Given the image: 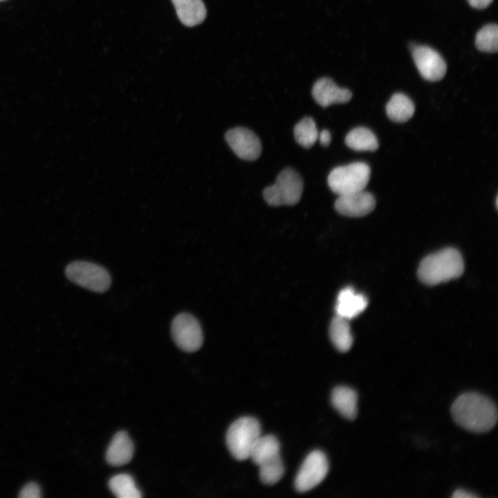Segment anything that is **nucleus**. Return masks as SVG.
<instances>
[{
  "instance_id": "20e7f679",
  "label": "nucleus",
  "mask_w": 498,
  "mask_h": 498,
  "mask_svg": "<svg viewBox=\"0 0 498 498\" xmlns=\"http://www.w3.org/2000/svg\"><path fill=\"white\" fill-rule=\"evenodd\" d=\"M303 192V181L292 168H286L277 176L275 183L264 189L263 196L272 206L297 204Z\"/></svg>"
},
{
  "instance_id": "bb28decb",
  "label": "nucleus",
  "mask_w": 498,
  "mask_h": 498,
  "mask_svg": "<svg viewBox=\"0 0 498 498\" xmlns=\"http://www.w3.org/2000/svg\"><path fill=\"white\" fill-rule=\"evenodd\" d=\"M493 0H468L470 5L477 9H483L488 7Z\"/></svg>"
},
{
  "instance_id": "a878e982",
  "label": "nucleus",
  "mask_w": 498,
  "mask_h": 498,
  "mask_svg": "<svg viewBox=\"0 0 498 498\" xmlns=\"http://www.w3.org/2000/svg\"><path fill=\"white\" fill-rule=\"evenodd\" d=\"M318 138L322 145L327 147L331 142V136L328 130L324 129L319 133Z\"/></svg>"
},
{
  "instance_id": "4468645a",
  "label": "nucleus",
  "mask_w": 498,
  "mask_h": 498,
  "mask_svg": "<svg viewBox=\"0 0 498 498\" xmlns=\"http://www.w3.org/2000/svg\"><path fill=\"white\" fill-rule=\"evenodd\" d=\"M133 454V445L129 435L124 431L116 433L107 448L106 459L113 466L128 463Z\"/></svg>"
},
{
  "instance_id": "cd10ccee",
  "label": "nucleus",
  "mask_w": 498,
  "mask_h": 498,
  "mask_svg": "<svg viewBox=\"0 0 498 498\" xmlns=\"http://www.w3.org/2000/svg\"><path fill=\"white\" fill-rule=\"evenodd\" d=\"M453 498H475L477 496L463 489L455 490L452 496Z\"/></svg>"
},
{
  "instance_id": "f03ea898",
  "label": "nucleus",
  "mask_w": 498,
  "mask_h": 498,
  "mask_svg": "<svg viewBox=\"0 0 498 498\" xmlns=\"http://www.w3.org/2000/svg\"><path fill=\"white\" fill-rule=\"evenodd\" d=\"M464 263L460 252L448 248L425 257L421 262L417 274L425 284L433 286L460 277Z\"/></svg>"
},
{
  "instance_id": "f257e3e1",
  "label": "nucleus",
  "mask_w": 498,
  "mask_h": 498,
  "mask_svg": "<svg viewBox=\"0 0 498 498\" xmlns=\"http://www.w3.org/2000/svg\"><path fill=\"white\" fill-rule=\"evenodd\" d=\"M451 413L458 425L475 433L490 431L497 421V410L494 403L475 392L461 394L454 401Z\"/></svg>"
},
{
  "instance_id": "dca6fc26",
  "label": "nucleus",
  "mask_w": 498,
  "mask_h": 498,
  "mask_svg": "<svg viewBox=\"0 0 498 498\" xmlns=\"http://www.w3.org/2000/svg\"><path fill=\"white\" fill-rule=\"evenodd\" d=\"M331 400L334 408L344 418L353 420L358 413L356 391L346 386H338L331 393Z\"/></svg>"
},
{
  "instance_id": "393cba45",
  "label": "nucleus",
  "mask_w": 498,
  "mask_h": 498,
  "mask_svg": "<svg viewBox=\"0 0 498 498\" xmlns=\"http://www.w3.org/2000/svg\"><path fill=\"white\" fill-rule=\"evenodd\" d=\"M39 486L34 482L27 483L21 490L19 497L21 498H39L41 497Z\"/></svg>"
},
{
  "instance_id": "1a4fd4ad",
  "label": "nucleus",
  "mask_w": 498,
  "mask_h": 498,
  "mask_svg": "<svg viewBox=\"0 0 498 498\" xmlns=\"http://www.w3.org/2000/svg\"><path fill=\"white\" fill-rule=\"evenodd\" d=\"M225 140L234 154L241 159L255 160L261 153V144L251 130L236 127L227 131Z\"/></svg>"
},
{
  "instance_id": "4be33fe9",
  "label": "nucleus",
  "mask_w": 498,
  "mask_h": 498,
  "mask_svg": "<svg viewBox=\"0 0 498 498\" xmlns=\"http://www.w3.org/2000/svg\"><path fill=\"white\" fill-rule=\"evenodd\" d=\"M318 131L315 121L311 117L302 118L294 128L297 142L305 148L312 147L318 139Z\"/></svg>"
},
{
  "instance_id": "6e6552de",
  "label": "nucleus",
  "mask_w": 498,
  "mask_h": 498,
  "mask_svg": "<svg viewBox=\"0 0 498 498\" xmlns=\"http://www.w3.org/2000/svg\"><path fill=\"white\" fill-rule=\"evenodd\" d=\"M329 471V462L324 453L316 450L308 454L295 479V488L304 492L320 484Z\"/></svg>"
},
{
  "instance_id": "b1692460",
  "label": "nucleus",
  "mask_w": 498,
  "mask_h": 498,
  "mask_svg": "<svg viewBox=\"0 0 498 498\" xmlns=\"http://www.w3.org/2000/svg\"><path fill=\"white\" fill-rule=\"evenodd\" d=\"M261 481L267 485L277 483L283 477L284 468L280 456L259 465Z\"/></svg>"
},
{
  "instance_id": "0eeeda50",
  "label": "nucleus",
  "mask_w": 498,
  "mask_h": 498,
  "mask_svg": "<svg viewBox=\"0 0 498 498\" xmlns=\"http://www.w3.org/2000/svg\"><path fill=\"white\" fill-rule=\"evenodd\" d=\"M171 333L175 344L183 351L194 352L203 344V331L198 320L192 315H177L171 325Z\"/></svg>"
},
{
  "instance_id": "6ab92c4d",
  "label": "nucleus",
  "mask_w": 498,
  "mask_h": 498,
  "mask_svg": "<svg viewBox=\"0 0 498 498\" xmlns=\"http://www.w3.org/2000/svg\"><path fill=\"white\" fill-rule=\"evenodd\" d=\"M413 102L405 94L396 93L386 106V112L390 120L404 122L409 120L414 113Z\"/></svg>"
},
{
  "instance_id": "2eb2a0df",
  "label": "nucleus",
  "mask_w": 498,
  "mask_h": 498,
  "mask_svg": "<svg viewBox=\"0 0 498 498\" xmlns=\"http://www.w3.org/2000/svg\"><path fill=\"white\" fill-rule=\"evenodd\" d=\"M172 2L179 20L186 26L199 25L206 17L207 10L202 0H172Z\"/></svg>"
},
{
  "instance_id": "f3484780",
  "label": "nucleus",
  "mask_w": 498,
  "mask_h": 498,
  "mask_svg": "<svg viewBox=\"0 0 498 498\" xmlns=\"http://www.w3.org/2000/svg\"><path fill=\"white\" fill-rule=\"evenodd\" d=\"M349 321L336 315L329 326V337L333 344L343 353L351 349L353 342Z\"/></svg>"
},
{
  "instance_id": "412c9836",
  "label": "nucleus",
  "mask_w": 498,
  "mask_h": 498,
  "mask_svg": "<svg viewBox=\"0 0 498 498\" xmlns=\"http://www.w3.org/2000/svg\"><path fill=\"white\" fill-rule=\"evenodd\" d=\"M111 492L119 498H140V490L137 488L133 477L125 473L113 476L109 481Z\"/></svg>"
},
{
  "instance_id": "9d476101",
  "label": "nucleus",
  "mask_w": 498,
  "mask_h": 498,
  "mask_svg": "<svg viewBox=\"0 0 498 498\" xmlns=\"http://www.w3.org/2000/svg\"><path fill=\"white\" fill-rule=\"evenodd\" d=\"M412 51L416 68L424 79L436 82L444 77L447 66L436 50L426 46H416Z\"/></svg>"
},
{
  "instance_id": "a211bd4d",
  "label": "nucleus",
  "mask_w": 498,
  "mask_h": 498,
  "mask_svg": "<svg viewBox=\"0 0 498 498\" xmlns=\"http://www.w3.org/2000/svg\"><path fill=\"white\" fill-rule=\"evenodd\" d=\"M279 449V443L275 436L261 435L252 450L250 458L259 466L280 456Z\"/></svg>"
},
{
  "instance_id": "ddd939ff",
  "label": "nucleus",
  "mask_w": 498,
  "mask_h": 498,
  "mask_svg": "<svg viewBox=\"0 0 498 498\" xmlns=\"http://www.w3.org/2000/svg\"><path fill=\"white\" fill-rule=\"evenodd\" d=\"M367 304V299L364 295L356 292L351 287H346L338 295L336 315L350 320L364 311Z\"/></svg>"
},
{
  "instance_id": "9b49d317",
  "label": "nucleus",
  "mask_w": 498,
  "mask_h": 498,
  "mask_svg": "<svg viewBox=\"0 0 498 498\" xmlns=\"http://www.w3.org/2000/svg\"><path fill=\"white\" fill-rule=\"evenodd\" d=\"M376 206L374 196L364 190L339 195L334 203L340 214L360 217L371 212Z\"/></svg>"
},
{
  "instance_id": "5701e85b",
  "label": "nucleus",
  "mask_w": 498,
  "mask_h": 498,
  "mask_svg": "<svg viewBox=\"0 0 498 498\" xmlns=\"http://www.w3.org/2000/svg\"><path fill=\"white\" fill-rule=\"evenodd\" d=\"M477 48L483 52L495 53L498 48V26L495 24L486 25L477 33Z\"/></svg>"
},
{
  "instance_id": "f8f14e48",
  "label": "nucleus",
  "mask_w": 498,
  "mask_h": 498,
  "mask_svg": "<svg viewBox=\"0 0 498 498\" xmlns=\"http://www.w3.org/2000/svg\"><path fill=\"white\" fill-rule=\"evenodd\" d=\"M315 101L323 107L335 103H346L352 98L347 89L338 86L331 78L322 77L317 80L312 88Z\"/></svg>"
},
{
  "instance_id": "423d86ee",
  "label": "nucleus",
  "mask_w": 498,
  "mask_h": 498,
  "mask_svg": "<svg viewBox=\"0 0 498 498\" xmlns=\"http://www.w3.org/2000/svg\"><path fill=\"white\" fill-rule=\"evenodd\" d=\"M66 275L75 284L96 293L107 291L111 284L108 271L94 263L76 261L66 268Z\"/></svg>"
},
{
  "instance_id": "c85d7f7f",
  "label": "nucleus",
  "mask_w": 498,
  "mask_h": 498,
  "mask_svg": "<svg viewBox=\"0 0 498 498\" xmlns=\"http://www.w3.org/2000/svg\"><path fill=\"white\" fill-rule=\"evenodd\" d=\"M4 1V0H0V1Z\"/></svg>"
},
{
  "instance_id": "39448f33",
  "label": "nucleus",
  "mask_w": 498,
  "mask_h": 498,
  "mask_svg": "<svg viewBox=\"0 0 498 498\" xmlns=\"http://www.w3.org/2000/svg\"><path fill=\"white\" fill-rule=\"evenodd\" d=\"M370 168L362 162L339 166L331 170L328 185L334 193L342 195L364 190L370 178Z\"/></svg>"
},
{
  "instance_id": "7ed1b4c3",
  "label": "nucleus",
  "mask_w": 498,
  "mask_h": 498,
  "mask_svg": "<svg viewBox=\"0 0 498 498\" xmlns=\"http://www.w3.org/2000/svg\"><path fill=\"white\" fill-rule=\"evenodd\" d=\"M260 436V424L255 418L241 417L229 427L226 433V444L234 458L244 461L250 458Z\"/></svg>"
},
{
  "instance_id": "aec40b11",
  "label": "nucleus",
  "mask_w": 498,
  "mask_h": 498,
  "mask_svg": "<svg viewBox=\"0 0 498 498\" xmlns=\"http://www.w3.org/2000/svg\"><path fill=\"white\" fill-rule=\"evenodd\" d=\"M346 145L356 151H375L378 142L374 133L366 127H356L348 133Z\"/></svg>"
}]
</instances>
